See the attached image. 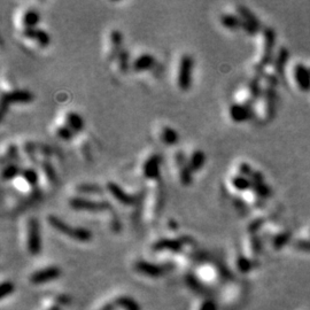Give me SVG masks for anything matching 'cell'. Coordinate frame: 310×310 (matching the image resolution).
<instances>
[{
	"label": "cell",
	"instance_id": "1",
	"mask_svg": "<svg viewBox=\"0 0 310 310\" xmlns=\"http://www.w3.org/2000/svg\"><path fill=\"white\" fill-rule=\"evenodd\" d=\"M192 274L209 291L214 286L220 284L227 278L225 269L219 263L210 261L208 258L196 264L195 270L192 271Z\"/></svg>",
	"mask_w": 310,
	"mask_h": 310
},
{
	"label": "cell",
	"instance_id": "2",
	"mask_svg": "<svg viewBox=\"0 0 310 310\" xmlns=\"http://www.w3.org/2000/svg\"><path fill=\"white\" fill-rule=\"evenodd\" d=\"M47 223L52 229H54L57 232L63 234V236L70 238L71 240L77 241L81 244H86L92 241L93 234L91 231L86 227L82 226H72L70 224L64 222L60 217L55 215L47 216Z\"/></svg>",
	"mask_w": 310,
	"mask_h": 310
},
{
	"label": "cell",
	"instance_id": "3",
	"mask_svg": "<svg viewBox=\"0 0 310 310\" xmlns=\"http://www.w3.org/2000/svg\"><path fill=\"white\" fill-rule=\"evenodd\" d=\"M34 96L32 93L28 90H13V91L2 92L1 99H0V120H3L6 113L8 112L9 107L15 103L19 105H28L33 101Z\"/></svg>",
	"mask_w": 310,
	"mask_h": 310
},
{
	"label": "cell",
	"instance_id": "4",
	"mask_svg": "<svg viewBox=\"0 0 310 310\" xmlns=\"http://www.w3.org/2000/svg\"><path fill=\"white\" fill-rule=\"evenodd\" d=\"M171 267H175V264L171 263V262H169L167 264H157L153 263V262L143 260V258L136 260L132 264V269L136 274L151 279H157L163 277Z\"/></svg>",
	"mask_w": 310,
	"mask_h": 310
},
{
	"label": "cell",
	"instance_id": "5",
	"mask_svg": "<svg viewBox=\"0 0 310 310\" xmlns=\"http://www.w3.org/2000/svg\"><path fill=\"white\" fill-rule=\"evenodd\" d=\"M26 247L27 251L31 256L39 255L43 248L41 245V233H40V224L37 218L30 217L27 220L26 226Z\"/></svg>",
	"mask_w": 310,
	"mask_h": 310
},
{
	"label": "cell",
	"instance_id": "6",
	"mask_svg": "<svg viewBox=\"0 0 310 310\" xmlns=\"http://www.w3.org/2000/svg\"><path fill=\"white\" fill-rule=\"evenodd\" d=\"M68 205L71 209L79 210V212H89V213H102L112 210V206L107 201H96L82 195L71 196L68 200Z\"/></svg>",
	"mask_w": 310,
	"mask_h": 310
},
{
	"label": "cell",
	"instance_id": "7",
	"mask_svg": "<svg viewBox=\"0 0 310 310\" xmlns=\"http://www.w3.org/2000/svg\"><path fill=\"white\" fill-rule=\"evenodd\" d=\"M275 43L276 33L274 29H271V28H265L263 30V50H262L261 59L258 60L257 64L255 65V71H256V76H258V77L264 74V68L271 62Z\"/></svg>",
	"mask_w": 310,
	"mask_h": 310
},
{
	"label": "cell",
	"instance_id": "8",
	"mask_svg": "<svg viewBox=\"0 0 310 310\" xmlns=\"http://www.w3.org/2000/svg\"><path fill=\"white\" fill-rule=\"evenodd\" d=\"M194 68V59L191 54H183L178 65L177 86L183 92L188 91L192 85V71Z\"/></svg>",
	"mask_w": 310,
	"mask_h": 310
},
{
	"label": "cell",
	"instance_id": "9",
	"mask_svg": "<svg viewBox=\"0 0 310 310\" xmlns=\"http://www.w3.org/2000/svg\"><path fill=\"white\" fill-rule=\"evenodd\" d=\"M61 275L62 270L60 267H58V265H48V267L38 269V270L33 271L29 276L28 280H29L31 285L38 286L57 280V279L61 277Z\"/></svg>",
	"mask_w": 310,
	"mask_h": 310
},
{
	"label": "cell",
	"instance_id": "10",
	"mask_svg": "<svg viewBox=\"0 0 310 310\" xmlns=\"http://www.w3.org/2000/svg\"><path fill=\"white\" fill-rule=\"evenodd\" d=\"M106 188L117 202L125 207H136L140 200L141 194H129L115 182L107 183Z\"/></svg>",
	"mask_w": 310,
	"mask_h": 310
},
{
	"label": "cell",
	"instance_id": "11",
	"mask_svg": "<svg viewBox=\"0 0 310 310\" xmlns=\"http://www.w3.org/2000/svg\"><path fill=\"white\" fill-rule=\"evenodd\" d=\"M229 115L234 123L247 122V121L253 119L254 116L253 103L249 101L245 103L234 102L230 106Z\"/></svg>",
	"mask_w": 310,
	"mask_h": 310
},
{
	"label": "cell",
	"instance_id": "12",
	"mask_svg": "<svg viewBox=\"0 0 310 310\" xmlns=\"http://www.w3.org/2000/svg\"><path fill=\"white\" fill-rule=\"evenodd\" d=\"M162 157L160 154H152L143 164V176L148 181L160 182Z\"/></svg>",
	"mask_w": 310,
	"mask_h": 310
},
{
	"label": "cell",
	"instance_id": "13",
	"mask_svg": "<svg viewBox=\"0 0 310 310\" xmlns=\"http://www.w3.org/2000/svg\"><path fill=\"white\" fill-rule=\"evenodd\" d=\"M175 162L178 168V177L179 182L183 186H189L193 181V171L188 165V157H186L185 153L182 151H178L175 154Z\"/></svg>",
	"mask_w": 310,
	"mask_h": 310
},
{
	"label": "cell",
	"instance_id": "14",
	"mask_svg": "<svg viewBox=\"0 0 310 310\" xmlns=\"http://www.w3.org/2000/svg\"><path fill=\"white\" fill-rule=\"evenodd\" d=\"M263 112L265 119L271 121L276 115V110H277V91L274 86H265L263 89Z\"/></svg>",
	"mask_w": 310,
	"mask_h": 310
},
{
	"label": "cell",
	"instance_id": "15",
	"mask_svg": "<svg viewBox=\"0 0 310 310\" xmlns=\"http://www.w3.org/2000/svg\"><path fill=\"white\" fill-rule=\"evenodd\" d=\"M71 303V296L68 294H52L45 296L41 301L40 310H63Z\"/></svg>",
	"mask_w": 310,
	"mask_h": 310
},
{
	"label": "cell",
	"instance_id": "16",
	"mask_svg": "<svg viewBox=\"0 0 310 310\" xmlns=\"http://www.w3.org/2000/svg\"><path fill=\"white\" fill-rule=\"evenodd\" d=\"M22 37L26 39H29L33 43H36L38 46L41 48L47 47L51 44V36L47 31L39 28H34V29H23L22 30Z\"/></svg>",
	"mask_w": 310,
	"mask_h": 310
},
{
	"label": "cell",
	"instance_id": "17",
	"mask_svg": "<svg viewBox=\"0 0 310 310\" xmlns=\"http://www.w3.org/2000/svg\"><path fill=\"white\" fill-rule=\"evenodd\" d=\"M123 50V33L120 30H113L109 34V52L107 60L115 61L120 52Z\"/></svg>",
	"mask_w": 310,
	"mask_h": 310
},
{
	"label": "cell",
	"instance_id": "18",
	"mask_svg": "<svg viewBox=\"0 0 310 310\" xmlns=\"http://www.w3.org/2000/svg\"><path fill=\"white\" fill-rule=\"evenodd\" d=\"M294 77L299 89L305 92L310 91V69L305 64L298 63L294 68Z\"/></svg>",
	"mask_w": 310,
	"mask_h": 310
},
{
	"label": "cell",
	"instance_id": "19",
	"mask_svg": "<svg viewBox=\"0 0 310 310\" xmlns=\"http://www.w3.org/2000/svg\"><path fill=\"white\" fill-rule=\"evenodd\" d=\"M156 65L155 58L151 53H143L134 59L131 68L136 72H143L153 69Z\"/></svg>",
	"mask_w": 310,
	"mask_h": 310
},
{
	"label": "cell",
	"instance_id": "20",
	"mask_svg": "<svg viewBox=\"0 0 310 310\" xmlns=\"http://www.w3.org/2000/svg\"><path fill=\"white\" fill-rule=\"evenodd\" d=\"M64 125H67L75 134L84 129V120L76 112H68L64 116Z\"/></svg>",
	"mask_w": 310,
	"mask_h": 310
},
{
	"label": "cell",
	"instance_id": "21",
	"mask_svg": "<svg viewBox=\"0 0 310 310\" xmlns=\"http://www.w3.org/2000/svg\"><path fill=\"white\" fill-rule=\"evenodd\" d=\"M114 303H115L116 309L120 310H141V307L132 296L121 294L116 298L113 299Z\"/></svg>",
	"mask_w": 310,
	"mask_h": 310
},
{
	"label": "cell",
	"instance_id": "22",
	"mask_svg": "<svg viewBox=\"0 0 310 310\" xmlns=\"http://www.w3.org/2000/svg\"><path fill=\"white\" fill-rule=\"evenodd\" d=\"M39 22L40 13L34 8H28L26 12L23 13L22 20H21L23 29H34V28H37Z\"/></svg>",
	"mask_w": 310,
	"mask_h": 310
},
{
	"label": "cell",
	"instance_id": "23",
	"mask_svg": "<svg viewBox=\"0 0 310 310\" xmlns=\"http://www.w3.org/2000/svg\"><path fill=\"white\" fill-rule=\"evenodd\" d=\"M288 58H289V52H288L287 48H285V47L280 48V50L278 51L277 55H276L274 67H275L276 75H277L278 77H280V78L284 77L285 67H286V63H287V61H288Z\"/></svg>",
	"mask_w": 310,
	"mask_h": 310
},
{
	"label": "cell",
	"instance_id": "24",
	"mask_svg": "<svg viewBox=\"0 0 310 310\" xmlns=\"http://www.w3.org/2000/svg\"><path fill=\"white\" fill-rule=\"evenodd\" d=\"M160 140L167 146H175L179 141V133L171 126H162L160 131Z\"/></svg>",
	"mask_w": 310,
	"mask_h": 310
},
{
	"label": "cell",
	"instance_id": "25",
	"mask_svg": "<svg viewBox=\"0 0 310 310\" xmlns=\"http://www.w3.org/2000/svg\"><path fill=\"white\" fill-rule=\"evenodd\" d=\"M39 167H40V170L43 171L45 178L48 181V183L52 185H58L59 178H58L57 171H55L53 164H52V162L48 160V158H43V160L39 161Z\"/></svg>",
	"mask_w": 310,
	"mask_h": 310
},
{
	"label": "cell",
	"instance_id": "26",
	"mask_svg": "<svg viewBox=\"0 0 310 310\" xmlns=\"http://www.w3.org/2000/svg\"><path fill=\"white\" fill-rule=\"evenodd\" d=\"M206 163V154L201 150H195L193 153L188 156V165L191 170L194 172H198L203 168Z\"/></svg>",
	"mask_w": 310,
	"mask_h": 310
},
{
	"label": "cell",
	"instance_id": "27",
	"mask_svg": "<svg viewBox=\"0 0 310 310\" xmlns=\"http://www.w3.org/2000/svg\"><path fill=\"white\" fill-rule=\"evenodd\" d=\"M219 20L222 26L229 30L236 31L241 29V27H243V20H241V17L239 15H234V14H223L219 17Z\"/></svg>",
	"mask_w": 310,
	"mask_h": 310
},
{
	"label": "cell",
	"instance_id": "28",
	"mask_svg": "<svg viewBox=\"0 0 310 310\" xmlns=\"http://www.w3.org/2000/svg\"><path fill=\"white\" fill-rule=\"evenodd\" d=\"M76 193L82 195H101L103 194V188L98 184L91 183H81L75 187Z\"/></svg>",
	"mask_w": 310,
	"mask_h": 310
},
{
	"label": "cell",
	"instance_id": "29",
	"mask_svg": "<svg viewBox=\"0 0 310 310\" xmlns=\"http://www.w3.org/2000/svg\"><path fill=\"white\" fill-rule=\"evenodd\" d=\"M237 13H238V15L241 17V20H243L244 22L250 24V26H253L255 28H257V29H260L261 28L260 20H258L257 17L255 16L249 9L247 8L246 6L237 5Z\"/></svg>",
	"mask_w": 310,
	"mask_h": 310
},
{
	"label": "cell",
	"instance_id": "30",
	"mask_svg": "<svg viewBox=\"0 0 310 310\" xmlns=\"http://www.w3.org/2000/svg\"><path fill=\"white\" fill-rule=\"evenodd\" d=\"M22 169L21 165L15 162V163H8L6 165H3L2 171H1V178L3 182H10L13 179H15L16 177L21 176V172H22Z\"/></svg>",
	"mask_w": 310,
	"mask_h": 310
},
{
	"label": "cell",
	"instance_id": "31",
	"mask_svg": "<svg viewBox=\"0 0 310 310\" xmlns=\"http://www.w3.org/2000/svg\"><path fill=\"white\" fill-rule=\"evenodd\" d=\"M164 206V191L162 188V186L158 182L157 188L155 191V195H154V200H153V218H157L158 216L161 215L162 209H163Z\"/></svg>",
	"mask_w": 310,
	"mask_h": 310
},
{
	"label": "cell",
	"instance_id": "32",
	"mask_svg": "<svg viewBox=\"0 0 310 310\" xmlns=\"http://www.w3.org/2000/svg\"><path fill=\"white\" fill-rule=\"evenodd\" d=\"M21 177L31 188H37L38 187V181H39V175L38 171L32 167L23 168L22 172H21Z\"/></svg>",
	"mask_w": 310,
	"mask_h": 310
},
{
	"label": "cell",
	"instance_id": "33",
	"mask_svg": "<svg viewBox=\"0 0 310 310\" xmlns=\"http://www.w3.org/2000/svg\"><path fill=\"white\" fill-rule=\"evenodd\" d=\"M248 93H249V102L251 103L254 102V100L262 98V94H263V88L261 86L260 77H258V76L251 78L250 82L248 83Z\"/></svg>",
	"mask_w": 310,
	"mask_h": 310
},
{
	"label": "cell",
	"instance_id": "34",
	"mask_svg": "<svg viewBox=\"0 0 310 310\" xmlns=\"http://www.w3.org/2000/svg\"><path fill=\"white\" fill-rule=\"evenodd\" d=\"M231 184H232V186L237 189V191H240V192L248 191V189H250L251 191V187H253V182H251L249 178L245 177V176L243 175L234 176V177L231 179Z\"/></svg>",
	"mask_w": 310,
	"mask_h": 310
},
{
	"label": "cell",
	"instance_id": "35",
	"mask_svg": "<svg viewBox=\"0 0 310 310\" xmlns=\"http://www.w3.org/2000/svg\"><path fill=\"white\" fill-rule=\"evenodd\" d=\"M20 160V153H19V147H16V145L10 144L7 147L5 154L2 155L1 163L2 165H6L8 163H15Z\"/></svg>",
	"mask_w": 310,
	"mask_h": 310
},
{
	"label": "cell",
	"instance_id": "36",
	"mask_svg": "<svg viewBox=\"0 0 310 310\" xmlns=\"http://www.w3.org/2000/svg\"><path fill=\"white\" fill-rule=\"evenodd\" d=\"M116 61H117V67H119V70L122 72V74H126L127 70H129L131 67V63H130V54L125 48H123V50L120 52Z\"/></svg>",
	"mask_w": 310,
	"mask_h": 310
},
{
	"label": "cell",
	"instance_id": "37",
	"mask_svg": "<svg viewBox=\"0 0 310 310\" xmlns=\"http://www.w3.org/2000/svg\"><path fill=\"white\" fill-rule=\"evenodd\" d=\"M236 267L241 274H247L254 267L253 260L250 257L245 256V255H238L236 258Z\"/></svg>",
	"mask_w": 310,
	"mask_h": 310
},
{
	"label": "cell",
	"instance_id": "38",
	"mask_svg": "<svg viewBox=\"0 0 310 310\" xmlns=\"http://www.w3.org/2000/svg\"><path fill=\"white\" fill-rule=\"evenodd\" d=\"M194 310H218V305L215 300L209 296H200L199 301L196 302Z\"/></svg>",
	"mask_w": 310,
	"mask_h": 310
},
{
	"label": "cell",
	"instance_id": "39",
	"mask_svg": "<svg viewBox=\"0 0 310 310\" xmlns=\"http://www.w3.org/2000/svg\"><path fill=\"white\" fill-rule=\"evenodd\" d=\"M251 191L254 192V194L260 199H268L272 195L271 188L269 187L267 184L263 183H253V187Z\"/></svg>",
	"mask_w": 310,
	"mask_h": 310
},
{
	"label": "cell",
	"instance_id": "40",
	"mask_svg": "<svg viewBox=\"0 0 310 310\" xmlns=\"http://www.w3.org/2000/svg\"><path fill=\"white\" fill-rule=\"evenodd\" d=\"M15 292V284L10 280H3L1 282V288H0V299L1 301L12 296Z\"/></svg>",
	"mask_w": 310,
	"mask_h": 310
},
{
	"label": "cell",
	"instance_id": "41",
	"mask_svg": "<svg viewBox=\"0 0 310 310\" xmlns=\"http://www.w3.org/2000/svg\"><path fill=\"white\" fill-rule=\"evenodd\" d=\"M37 146H38V144L33 143V141H30V140L26 141V143L23 144L24 153L28 155V157H29L30 160L33 162V163H36L37 162V153H38Z\"/></svg>",
	"mask_w": 310,
	"mask_h": 310
},
{
	"label": "cell",
	"instance_id": "42",
	"mask_svg": "<svg viewBox=\"0 0 310 310\" xmlns=\"http://www.w3.org/2000/svg\"><path fill=\"white\" fill-rule=\"evenodd\" d=\"M248 246H249V250L251 255H254V256H256V255L261 253L262 243H261V239L256 236V234H250L249 240H248Z\"/></svg>",
	"mask_w": 310,
	"mask_h": 310
},
{
	"label": "cell",
	"instance_id": "43",
	"mask_svg": "<svg viewBox=\"0 0 310 310\" xmlns=\"http://www.w3.org/2000/svg\"><path fill=\"white\" fill-rule=\"evenodd\" d=\"M55 134H57L61 140H64V141H70L75 136V133L72 132V131L69 129L67 125H64V124L63 125H59L57 127V130H55Z\"/></svg>",
	"mask_w": 310,
	"mask_h": 310
},
{
	"label": "cell",
	"instance_id": "44",
	"mask_svg": "<svg viewBox=\"0 0 310 310\" xmlns=\"http://www.w3.org/2000/svg\"><path fill=\"white\" fill-rule=\"evenodd\" d=\"M289 237H291V236H289L288 232H282V233L277 234V236H276V237L274 238V240H272V244H274V247L277 248V249H279V248L284 246L285 244L288 243Z\"/></svg>",
	"mask_w": 310,
	"mask_h": 310
},
{
	"label": "cell",
	"instance_id": "45",
	"mask_svg": "<svg viewBox=\"0 0 310 310\" xmlns=\"http://www.w3.org/2000/svg\"><path fill=\"white\" fill-rule=\"evenodd\" d=\"M37 150H38V153H39L41 156H43V158H48V160H50L51 155L53 154L52 147L48 146V145H46V144L39 143L37 146Z\"/></svg>",
	"mask_w": 310,
	"mask_h": 310
},
{
	"label": "cell",
	"instance_id": "46",
	"mask_svg": "<svg viewBox=\"0 0 310 310\" xmlns=\"http://www.w3.org/2000/svg\"><path fill=\"white\" fill-rule=\"evenodd\" d=\"M263 224H264L263 218H255L249 223V225H248L247 229L248 231H249L250 234H256V232L261 229Z\"/></svg>",
	"mask_w": 310,
	"mask_h": 310
},
{
	"label": "cell",
	"instance_id": "47",
	"mask_svg": "<svg viewBox=\"0 0 310 310\" xmlns=\"http://www.w3.org/2000/svg\"><path fill=\"white\" fill-rule=\"evenodd\" d=\"M109 224H110V230H112L114 233H120L121 231H122V223H121V219L115 215V214H113Z\"/></svg>",
	"mask_w": 310,
	"mask_h": 310
},
{
	"label": "cell",
	"instance_id": "48",
	"mask_svg": "<svg viewBox=\"0 0 310 310\" xmlns=\"http://www.w3.org/2000/svg\"><path fill=\"white\" fill-rule=\"evenodd\" d=\"M238 170H239V175H243L245 176V177H248V178H249L251 174L254 172V169L250 167V164L246 163V162L240 163L239 167H238Z\"/></svg>",
	"mask_w": 310,
	"mask_h": 310
},
{
	"label": "cell",
	"instance_id": "49",
	"mask_svg": "<svg viewBox=\"0 0 310 310\" xmlns=\"http://www.w3.org/2000/svg\"><path fill=\"white\" fill-rule=\"evenodd\" d=\"M294 246H295L296 249L308 251V253H310V241L309 240H298L294 244Z\"/></svg>",
	"mask_w": 310,
	"mask_h": 310
},
{
	"label": "cell",
	"instance_id": "50",
	"mask_svg": "<svg viewBox=\"0 0 310 310\" xmlns=\"http://www.w3.org/2000/svg\"><path fill=\"white\" fill-rule=\"evenodd\" d=\"M233 203L234 206H236V208L238 210H240V212H245V210H247V206H246V202L244 201V200H241L240 198H236L233 200Z\"/></svg>",
	"mask_w": 310,
	"mask_h": 310
},
{
	"label": "cell",
	"instance_id": "51",
	"mask_svg": "<svg viewBox=\"0 0 310 310\" xmlns=\"http://www.w3.org/2000/svg\"><path fill=\"white\" fill-rule=\"evenodd\" d=\"M168 227H169V230L172 231V232H177L179 226H178V223L176 222L175 219H169L168 220Z\"/></svg>",
	"mask_w": 310,
	"mask_h": 310
}]
</instances>
